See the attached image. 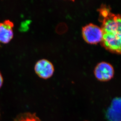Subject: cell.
I'll return each mask as SVG.
<instances>
[{"instance_id": "4", "label": "cell", "mask_w": 121, "mask_h": 121, "mask_svg": "<svg viewBox=\"0 0 121 121\" xmlns=\"http://www.w3.org/2000/svg\"><path fill=\"white\" fill-rule=\"evenodd\" d=\"M34 69L37 75L41 78H51L54 73V65L49 60L42 59L38 61L35 65Z\"/></svg>"}, {"instance_id": "5", "label": "cell", "mask_w": 121, "mask_h": 121, "mask_svg": "<svg viewBox=\"0 0 121 121\" xmlns=\"http://www.w3.org/2000/svg\"><path fill=\"white\" fill-rule=\"evenodd\" d=\"M108 121H121V98L116 97L105 112Z\"/></svg>"}, {"instance_id": "1", "label": "cell", "mask_w": 121, "mask_h": 121, "mask_svg": "<svg viewBox=\"0 0 121 121\" xmlns=\"http://www.w3.org/2000/svg\"><path fill=\"white\" fill-rule=\"evenodd\" d=\"M103 38L101 43L105 49L115 54L121 53V19L120 14L111 12L110 6L102 4L98 9Z\"/></svg>"}, {"instance_id": "7", "label": "cell", "mask_w": 121, "mask_h": 121, "mask_svg": "<svg viewBox=\"0 0 121 121\" xmlns=\"http://www.w3.org/2000/svg\"><path fill=\"white\" fill-rule=\"evenodd\" d=\"M13 121H41L35 113L25 112L17 116Z\"/></svg>"}, {"instance_id": "2", "label": "cell", "mask_w": 121, "mask_h": 121, "mask_svg": "<svg viewBox=\"0 0 121 121\" xmlns=\"http://www.w3.org/2000/svg\"><path fill=\"white\" fill-rule=\"evenodd\" d=\"M82 35L87 43L96 44L101 42L103 32L101 27L93 23H89L82 27Z\"/></svg>"}, {"instance_id": "8", "label": "cell", "mask_w": 121, "mask_h": 121, "mask_svg": "<svg viewBox=\"0 0 121 121\" xmlns=\"http://www.w3.org/2000/svg\"><path fill=\"white\" fill-rule=\"evenodd\" d=\"M3 83V78L2 77V75L1 73L0 72V88L2 86Z\"/></svg>"}, {"instance_id": "3", "label": "cell", "mask_w": 121, "mask_h": 121, "mask_svg": "<svg viewBox=\"0 0 121 121\" xmlns=\"http://www.w3.org/2000/svg\"><path fill=\"white\" fill-rule=\"evenodd\" d=\"M94 73L97 80L101 82H107L113 78L114 74V68L110 63L100 62L95 67Z\"/></svg>"}, {"instance_id": "6", "label": "cell", "mask_w": 121, "mask_h": 121, "mask_svg": "<svg viewBox=\"0 0 121 121\" xmlns=\"http://www.w3.org/2000/svg\"><path fill=\"white\" fill-rule=\"evenodd\" d=\"M14 24L9 20L0 22V42L7 43L13 37Z\"/></svg>"}]
</instances>
